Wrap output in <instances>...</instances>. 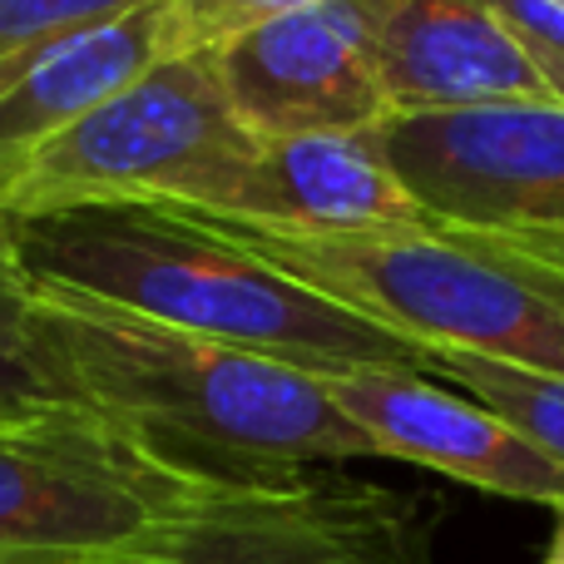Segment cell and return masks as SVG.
<instances>
[{
  "label": "cell",
  "instance_id": "cell-1",
  "mask_svg": "<svg viewBox=\"0 0 564 564\" xmlns=\"http://www.w3.org/2000/svg\"><path fill=\"white\" fill-rule=\"evenodd\" d=\"M0 243L40 302L115 307L312 377L361 367L431 371V357L406 337L282 278L178 204L109 198L0 214Z\"/></svg>",
  "mask_w": 564,
  "mask_h": 564
},
{
  "label": "cell",
  "instance_id": "cell-2",
  "mask_svg": "<svg viewBox=\"0 0 564 564\" xmlns=\"http://www.w3.org/2000/svg\"><path fill=\"white\" fill-rule=\"evenodd\" d=\"M40 327L95 411L218 486L377 456L322 377L89 302H40Z\"/></svg>",
  "mask_w": 564,
  "mask_h": 564
},
{
  "label": "cell",
  "instance_id": "cell-3",
  "mask_svg": "<svg viewBox=\"0 0 564 564\" xmlns=\"http://www.w3.org/2000/svg\"><path fill=\"white\" fill-rule=\"evenodd\" d=\"M198 214V208H188ZM282 278L431 351H476L564 377V292L506 268L441 228L292 234L198 214Z\"/></svg>",
  "mask_w": 564,
  "mask_h": 564
},
{
  "label": "cell",
  "instance_id": "cell-4",
  "mask_svg": "<svg viewBox=\"0 0 564 564\" xmlns=\"http://www.w3.org/2000/svg\"><path fill=\"white\" fill-rule=\"evenodd\" d=\"M258 154L263 139L238 119L214 50H188L40 144L0 188V214L109 198L228 214Z\"/></svg>",
  "mask_w": 564,
  "mask_h": 564
},
{
  "label": "cell",
  "instance_id": "cell-5",
  "mask_svg": "<svg viewBox=\"0 0 564 564\" xmlns=\"http://www.w3.org/2000/svg\"><path fill=\"white\" fill-rule=\"evenodd\" d=\"M214 490L95 406L0 421V564H139Z\"/></svg>",
  "mask_w": 564,
  "mask_h": 564
},
{
  "label": "cell",
  "instance_id": "cell-6",
  "mask_svg": "<svg viewBox=\"0 0 564 564\" xmlns=\"http://www.w3.org/2000/svg\"><path fill=\"white\" fill-rule=\"evenodd\" d=\"M377 139L441 234L564 238V105L391 115Z\"/></svg>",
  "mask_w": 564,
  "mask_h": 564
},
{
  "label": "cell",
  "instance_id": "cell-7",
  "mask_svg": "<svg viewBox=\"0 0 564 564\" xmlns=\"http://www.w3.org/2000/svg\"><path fill=\"white\" fill-rule=\"evenodd\" d=\"M139 564H436V510L426 496L322 466L218 486Z\"/></svg>",
  "mask_w": 564,
  "mask_h": 564
},
{
  "label": "cell",
  "instance_id": "cell-8",
  "mask_svg": "<svg viewBox=\"0 0 564 564\" xmlns=\"http://www.w3.org/2000/svg\"><path fill=\"white\" fill-rule=\"evenodd\" d=\"M397 0H312L214 50L238 119L258 139L377 129L391 115L381 95V30Z\"/></svg>",
  "mask_w": 564,
  "mask_h": 564
},
{
  "label": "cell",
  "instance_id": "cell-9",
  "mask_svg": "<svg viewBox=\"0 0 564 564\" xmlns=\"http://www.w3.org/2000/svg\"><path fill=\"white\" fill-rule=\"evenodd\" d=\"M322 387L341 416L371 441L377 456L441 470L486 496L550 506L555 516L564 510V466H555L480 401L456 397L421 371L401 367L337 371L322 377Z\"/></svg>",
  "mask_w": 564,
  "mask_h": 564
},
{
  "label": "cell",
  "instance_id": "cell-10",
  "mask_svg": "<svg viewBox=\"0 0 564 564\" xmlns=\"http://www.w3.org/2000/svg\"><path fill=\"white\" fill-rule=\"evenodd\" d=\"M381 95L391 115L560 105L535 55L486 0H397L381 30Z\"/></svg>",
  "mask_w": 564,
  "mask_h": 564
},
{
  "label": "cell",
  "instance_id": "cell-11",
  "mask_svg": "<svg viewBox=\"0 0 564 564\" xmlns=\"http://www.w3.org/2000/svg\"><path fill=\"white\" fill-rule=\"evenodd\" d=\"M214 218L292 234H397L436 228L397 178L377 129L268 139L234 208Z\"/></svg>",
  "mask_w": 564,
  "mask_h": 564
},
{
  "label": "cell",
  "instance_id": "cell-12",
  "mask_svg": "<svg viewBox=\"0 0 564 564\" xmlns=\"http://www.w3.org/2000/svg\"><path fill=\"white\" fill-rule=\"evenodd\" d=\"M169 59V0L45 40L0 65V188L40 144Z\"/></svg>",
  "mask_w": 564,
  "mask_h": 564
},
{
  "label": "cell",
  "instance_id": "cell-13",
  "mask_svg": "<svg viewBox=\"0 0 564 564\" xmlns=\"http://www.w3.org/2000/svg\"><path fill=\"white\" fill-rule=\"evenodd\" d=\"M65 406H89V401L65 371L59 351L50 347L35 297L15 278L6 243H0V421L45 416Z\"/></svg>",
  "mask_w": 564,
  "mask_h": 564
},
{
  "label": "cell",
  "instance_id": "cell-14",
  "mask_svg": "<svg viewBox=\"0 0 564 564\" xmlns=\"http://www.w3.org/2000/svg\"><path fill=\"white\" fill-rule=\"evenodd\" d=\"M431 371L466 387L470 401L490 406L530 446H540L555 466H564V377L510 367V361L476 357V351H431Z\"/></svg>",
  "mask_w": 564,
  "mask_h": 564
},
{
  "label": "cell",
  "instance_id": "cell-15",
  "mask_svg": "<svg viewBox=\"0 0 564 564\" xmlns=\"http://www.w3.org/2000/svg\"><path fill=\"white\" fill-rule=\"evenodd\" d=\"M149 0H0V65L45 40L75 35V30L105 25Z\"/></svg>",
  "mask_w": 564,
  "mask_h": 564
},
{
  "label": "cell",
  "instance_id": "cell-16",
  "mask_svg": "<svg viewBox=\"0 0 564 564\" xmlns=\"http://www.w3.org/2000/svg\"><path fill=\"white\" fill-rule=\"evenodd\" d=\"M302 6L312 0H169V55L218 50L224 40Z\"/></svg>",
  "mask_w": 564,
  "mask_h": 564
},
{
  "label": "cell",
  "instance_id": "cell-17",
  "mask_svg": "<svg viewBox=\"0 0 564 564\" xmlns=\"http://www.w3.org/2000/svg\"><path fill=\"white\" fill-rule=\"evenodd\" d=\"M470 248L500 258L506 268H520L525 278L564 292V238H486V234H456Z\"/></svg>",
  "mask_w": 564,
  "mask_h": 564
},
{
  "label": "cell",
  "instance_id": "cell-18",
  "mask_svg": "<svg viewBox=\"0 0 564 564\" xmlns=\"http://www.w3.org/2000/svg\"><path fill=\"white\" fill-rule=\"evenodd\" d=\"M555 525H560V530H564V510H560V520H555Z\"/></svg>",
  "mask_w": 564,
  "mask_h": 564
}]
</instances>
